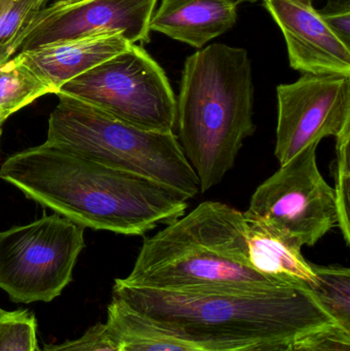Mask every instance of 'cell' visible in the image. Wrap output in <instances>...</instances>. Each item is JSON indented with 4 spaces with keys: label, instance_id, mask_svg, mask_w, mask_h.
<instances>
[{
    "label": "cell",
    "instance_id": "d6986e66",
    "mask_svg": "<svg viewBox=\"0 0 350 351\" xmlns=\"http://www.w3.org/2000/svg\"><path fill=\"white\" fill-rule=\"evenodd\" d=\"M37 322L25 309L4 311L0 317V351H35Z\"/></svg>",
    "mask_w": 350,
    "mask_h": 351
},
{
    "label": "cell",
    "instance_id": "83f0119b",
    "mask_svg": "<svg viewBox=\"0 0 350 351\" xmlns=\"http://www.w3.org/2000/svg\"><path fill=\"white\" fill-rule=\"evenodd\" d=\"M4 311H3V309L0 308V317H1L2 315H3Z\"/></svg>",
    "mask_w": 350,
    "mask_h": 351
},
{
    "label": "cell",
    "instance_id": "603a6c76",
    "mask_svg": "<svg viewBox=\"0 0 350 351\" xmlns=\"http://www.w3.org/2000/svg\"><path fill=\"white\" fill-rule=\"evenodd\" d=\"M321 14L331 30L345 45L350 47V10L336 12H321Z\"/></svg>",
    "mask_w": 350,
    "mask_h": 351
},
{
    "label": "cell",
    "instance_id": "44dd1931",
    "mask_svg": "<svg viewBox=\"0 0 350 351\" xmlns=\"http://www.w3.org/2000/svg\"><path fill=\"white\" fill-rule=\"evenodd\" d=\"M40 351H121V344L108 324H97L79 339L47 344Z\"/></svg>",
    "mask_w": 350,
    "mask_h": 351
},
{
    "label": "cell",
    "instance_id": "d4e9b609",
    "mask_svg": "<svg viewBox=\"0 0 350 351\" xmlns=\"http://www.w3.org/2000/svg\"><path fill=\"white\" fill-rule=\"evenodd\" d=\"M350 10V0H327L326 6L321 12H336Z\"/></svg>",
    "mask_w": 350,
    "mask_h": 351
},
{
    "label": "cell",
    "instance_id": "e0dca14e",
    "mask_svg": "<svg viewBox=\"0 0 350 351\" xmlns=\"http://www.w3.org/2000/svg\"><path fill=\"white\" fill-rule=\"evenodd\" d=\"M314 282L310 291L345 331L350 332V270L341 266L312 264Z\"/></svg>",
    "mask_w": 350,
    "mask_h": 351
},
{
    "label": "cell",
    "instance_id": "ffe728a7",
    "mask_svg": "<svg viewBox=\"0 0 350 351\" xmlns=\"http://www.w3.org/2000/svg\"><path fill=\"white\" fill-rule=\"evenodd\" d=\"M47 0H0V47L22 32Z\"/></svg>",
    "mask_w": 350,
    "mask_h": 351
},
{
    "label": "cell",
    "instance_id": "6da1fadb",
    "mask_svg": "<svg viewBox=\"0 0 350 351\" xmlns=\"http://www.w3.org/2000/svg\"><path fill=\"white\" fill-rule=\"evenodd\" d=\"M113 298L209 351L285 343L338 326L304 286L164 291L117 278Z\"/></svg>",
    "mask_w": 350,
    "mask_h": 351
},
{
    "label": "cell",
    "instance_id": "7a4b0ae2",
    "mask_svg": "<svg viewBox=\"0 0 350 351\" xmlns=\"http://www.w3.org/2000/svg\"><path fill=\"white\" fill-rule=\"evenodd\" d=\"M0 179L80 226L143 235L184 216V194L140 176L43 143L12 154Z\"/></svg>",
    "mask_w": 350,
    "mask_h": 351
},
{
    "label": "cell",
    "instance_id": "7c38bea8",
    "mask_svg": "<svg viewBox=\"0 0 350 351\" xmlns=\"http://www.w3.org/2000/svg\"><path fill=\"white\" fill-rule=\"evenodd\" d=\"M131 45L118 33H97L18 51V55L59 93L66 82L127 51Z\"/></svg>",
    "mask_w": 350,
    "mask_h": 351
},
{
    "label": "cell",
    "instance_id": "cb8c5ba5",
    "mask_svg": "<svg viewBox=\"0 0 350 351\" xmlns=\"http://www.w3.org/2000/svg\"><path fill=\"white\" fill-rule=\"evenodd\" d=\"M21 37H22V32H21L18 36L14 37L12 40L8 41V43H5V45L0 47V65L18 53Z\"/></svg>",
    "mask_w": 350,
    "mask_h": 351
},
{
    "label": "cell",
    "instance_id": "ac0fdd59",
    "mask_svg": "<svg viewBox=\"0 0 350 351\" xmlns=\"http://www.w3.org/2000/svg\"><path fill=\"white\" fill-rule=\"evenodd\" d=\"M350 125L336 137V160L334 162L335 197L338 212V226L347 245H350Z\"/></svg>",
    "mask_w": 350,
    "mask_h": 351
},
{
    "label": "cell",
    "instance_id": "8992f818",
    "mask_svg": "<svg viewBox=\"0 0 350 351\" xmlns=\"http://www.w3.org/2000/svg\"><path fill=\"white\" fill-rule=\"evenodd\" d=\"M58 94L82 101L138 129L173 133L176 127L174 90L164 69L141 45H132L66 82Z\"/></svg>",
    "mask_w": 350,
    "mask_h": 351
},
{
    "label": "cell",
    "instance_id": "277c9868",
    "mask_svg": "<svg viewBox=\"0 0 350 351\" xmlns=\"http://www.w3.org/2000/svg\"><path fill=\"white\" fill-rule=\"evenodd\" d=\"M244 213L205 202L145 239L125 284L164 291L296 286L264 276L249 259Z\"/></svg>",
    "mask_w": 350,
    "mask_h": 351
},
{
    "label": "cell",
    "instance_id": "30bf717a",
    "mask_svg": "<svg viewBox=\"0 0 350 351\" xmlns=\"http://www.w3.org/2000/svg\"><path fill=\"white\" fill-rule=\"evenodd\" d=\"M158 0H67L43 6L22 31L18 51L88 36L118 33L132 45L149 41Z\"/></svg>",
    "mask_w": 350,
    "mask_h": 351
},
{
    "label": "cell",
    "instance_id": "4316f807",
    "mask_svg": "<svg viewBox=\"0 0 350 351\" xmlns=\"http://www.w3.org/2000/svg\"><path fill=\"white\" fill-rule=\"evenodd\" d=\"M244 1L257 2V1H260V0H244ZM262 1H264V0H262Z\"/></svg>",
    "mask_w": 350,
    "mask_h": 351
},
{
    "label": "cell",
    "instance_id": "9a60e30c",
    "mask_svg": "<svg viewBox=\"0 0 350 351\" xmlns=\"http://www.w3.org/2000/svg\"><path fill=\"white\" fill-rule=\"evenodd\" d=\"M107 324L121 344V351H209L182 339L145 315L113 298Z\"/></svg>",
    "mask_w": 350,
    "mask_h": 351
},
{
    "label": "cell",
    "instance_id": "8fae6325",
    "mask_svg": "<svg viewBox=\"0 0 350 351\" xmlns=\"http://www.w3.org/2000/svg\"><path fill=\"white\" fill-rule=\"evenodd\" d=\"M263 2L283 32L294 70L350 78V47L331 30L312 0Z\"/></svg>",
    "mask_w": 350,
    "mask_h": 351
},
{
    "label": "cell",
    "instance_id": "f546056e",
    "mask_svg": "<svg viewBox=\"0 0 350 351\" xmlns=\"http://www.w3.org/2000/svg\"><path fill=\"white\" fill-rule=\"evenodd\" d=\"M55 1H67V0H55Z\"/></svg>",
    "mask_w": 350,
    "mask_h": 351
},
{
    "label": "cell",
    "instance_id": "5b68a950",
    "mask_svg": "<svg viewBox=\"0 0 350 351\" xmlns=\"http://www.w3.org/2000/svg\"><path fill=\"white\" fill-rule=\"evenodd\" d=\"M49 115L47 143L172 188L190 199L199 182L177 136L121 123L66 95Z\"/></svg>",
    "mask_w": 350,
    "mask_h": 351
},
{
    "label": "cell",
    "instance_id": "f1b7e54d",
    "mask_svg": "<svg viewBox=\"0 0 350 351\" xmlns=\"http://www.w3.org/2000/svg\"><path fill=\"white\" fill-rule=\"evenodd\" d=\"M35 351H40V348H39V346H37V348L36 350H35Z\"/></svg>",
    "mask_w": 350,
    "mask_h": 351
},
{
    "label": "cell",
    "instance_id": "4fadbf2b",
    "mask_svg": "<svg viewBox=\"0 0 350 351\" xmlns=\"http://www.w3.org/2000/svg\"><path fill=\"white\" fill-rule=\"evenodd\" d=\"M236 20L238 5L234 0H162L154 10L150 31L203 49L229 31Z\"/></svg>",
    "mask_w": 350,
    "mask_h": 351
},
{
    "label": "cell",
    "instance_id": "3957f363",
    "mask_svg": "<svg viewBox=\"0 0 350 351\" xmlns=\"http://www.w3.org/2000/svg\"><path fill=\"white\" fill-rule=\"evenodd\" d=\"M254 82L248 51L213 43L187 58L177 99L179 144L199 182L219 185L254 135Z\"/></svg>",
    "mask_w": 350,
    "mask_h": 351
},
{
    "label": "cell",
    "instance_id": "52a82bcc",
    "mask_svg": "<svg viewBox=\"0 0 350 351\" xmlns=\"http://www.w3.org/2000/svg\"><path fill=\"white\" fill-rule=\"evenodd\" d=\"M84 228L59 214L0 232V289L16 303H49L71 282Z\"/></svg>",
    "mask_w": 350,
    "mask_h": 351
},
{
    "label": "cell",
    "instance_id": "7402d4cb",
    "mask_svg": "<svg viewBox=\"0 0 350 351\" xmlns=\"http://www.w3.org/2000/svg\"><path fill=\"white\" fill-rule=\"evenodd\" d=\"M321 333L295 341L257 346L246 351H328L323 343Z\"/></svg>",
    "mask_w": 350,
    "mask_h": 351
},
{
    "label": "cell",
    "instance_id": "ba28073f",
    "mask_svg": "<svg viewBox=\"0 0 350 351\" xmlns=\"http://www.w3.org/2000/svg\"><path fill=\"white\" fill-rule=\"evenodd\" d=\"M316 148H305L263 182L244 213L246 221L299 249L338 226L334 188L318 170Z\"/></svg>",
    "mask_w": 350,
    "mask_h": 351
},
{
    "label": "cell",
    "instance_id": "9c48e42d",
    "mask_svg": "<svg viewBox=\"0 0 350 351\" xmlns=\"http://www.w3.org/2000/svg\"><path fill=\"white\" fill-rule=\"evenodd\" d=\"M275 154L281 166L350 125V78L303 74L277 88Z\"/></svg>",
    "mask_w": 350,
    "mask_h": 351
},
{
    "label": "cell",
    "instance_id": "484cf974",
    "mask_svg": "<svg viewBox=\"0 0 350 351\" xmlns=\"http://www.w3.org/2000/svg\"><path fill=\"white\" fill-rule=\"evenodd\" d=\"M8 117H10V115L0 112V140H1L2 136V125H3L4 121H5Z\"/></svg>",
    "mask_w": 350,
    "mask_h": 351
},
{
    "label": "cell",
    "instance_id": "5bb4252c",
    "mask_svg": "<svg viewBox=\"0 0 350 351\" xmlns=\"http://www.w3.org/2000/svg\"><path fill=\"white\" fill-rule=\"evenodd\" d=\"M246 220V219H245ZM249 259L256 271L288 284L312 288L314 272L301 249L289 245L257 223L246 221Z\"/></svg>",
    "mask_w": 350,
    "mask_h": 351
},
{
    "label": "cell",
    "instance_id": "2e32d148",
    "mask_svg": "<svg viewBox=\"0 0 350 351\" xmlns=\"http://www.w3.org/2000/svg\"><path fill=\"white\" fill-rule=\"evenodd\" d=\"M57 90L37 75L21 59L12 56L0 65V112L12 115L23 107Z\"/></svg>",
    "mask_w": 350,
    "mask_h": 351
}]
</instances>
